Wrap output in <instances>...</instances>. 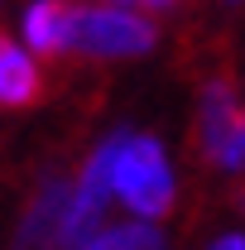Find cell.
Returning a JSON list of instances; mask_svg holds the SVG:
<instances>
[{
    "label": "cell",
    "instance_id": "obj_1",
    "mask_svg": "<svg viewBox=\"0 0 245 250\" xmlns=\"http://www.w3.org/2000/svg\"><path fill=\"white\" fill-rule=\"evenodd\" d=\"M116 192L135 217H163L173 207V173L163 145L149 135H125L116 154Z\"/></svg>",
    "mask_w": 245,
    "mask_h": 250
},
{
    "label": "cell",
    "instance_id": "obj_2",
    "mask_svg": "<svg viewBox=\"0 0 245 250\" xmlns=\"http://www.w3.org/2000/svg\"><path fill=\"white\" fill-rule=\"evenodd\" d=\"M121 140L125 135H111L82 168L77 188L67 192V207H62L58 221V250H82L101 231V217H106V202L116 192V154H121Z\"/></svg>",
    "mask_w": 245,
    "mask_h": 250
},
{
    "label": "cell",
    "instance_id": "obj_3",
    "mask_svg": "<svg viewBox=\"0 0 245 250\" xmlns=\"http://www.w3.org/2000/svg\"><path fill=\"white\" fill-rule=\"evenodd\" d=\"M67 48L87 58H135L154 48V24L130 10H72Z\"/></svg>",
    "mask_w": 245,
    "mask_h": 250
},
{
    "label": "cell",
    "instance_id": "obj_4",
    "mask_svg": "<svg viewBox=\"0 0 245 250\" xmlns=\"http://www.w3.org/2000/svg\"><path fill=\"white\" fill-rule=\"evenodd\" d=\"M67 192L72 188L62 178H48L39 188L24 221H20V231H15V241H10V250H58V221H62V207H67Z\"/></svg>",
    "mask_w": 245,
    "mask_h": 250
},
{
    "label": "cell",
    "instance_id": "obj_5",
    "mask_svg": "<svg viewBox=\"0 0 245 250\" xmlns=\"http://www.w3.org/2000/svg\"><path fill=\"white\" fill-rule=\"evenodd\" d=\"M241 125V106H236V92L226 77H212L207 92H202V154L216 159L221 145L231 140V130Z\"/></svg>",
    "mask_w": 245,
    "mask_h": 250
},
{
    "label": "cell",
    "instance_id": "obj_6",
    "mask_svg": "<svg viewBox=\"0 0 245 250\" xmlns=\"http://www.w3.org/2000/svg\"><path fill=\"white\" fill-rule=\"evenodd\" d=\"M39 101V67L20 43H10L0 34V111H20Z\"/></svg>",
    "mask_w": 245,
    "mask_h": 250
},
{
    "label": "cell",
    "instance_id": "obj_7",
    "mask_svg": "<svg viewBox=\"0 0 245 250\" xmlns=\"http://www.w3.org/2000/svg\"><path fill=\"white\" fill-rule=\"evenodd\" d=\"M67 20H72V5L62 0H34L24 10V39H29L34 53H62L67 48Z\"/></svg>",
    "mask_w": 245,
    "mask_h": 250
},
{
    "label": "cell",
    "instance_id": "obj_8",
    "mask_svg": "<svg viewBox=\"0 0 245 250\" xmlns=\"http://www.w3.org/2000/svg\"><path fill=\"white\" fill-rule=\"evenodd\" d=\"M82 250H163V236H159V226H144V221H130V226H101Z\"/></svg>",
    "mask_w": 245,
    "mask_h": 250
},
{
    "label": "cell",
    "instance_id": "obj_9",
    "mask_svg": "<svg viewBox=\"0 0 245 250\" xmlns=\"http://www.w3.org/2000/svg\"><path fill=\"white\" fill-rule=\"evenodd\" d=\"M216 164H221V168H245V116H241V125L231 130V140L221 145Z\"/></svg>",
    "mask_w": 245,
    "mask_h": 250
},
{
    "label": "cell",
    "instance_id": "obj_10",
    "mask_svg": "<svg viewBox=\"0 0 245 250\" xmlns=\"http://www.w3.org/2000/svg\"><path fill=\"white\" fill-rule=\"evenodd\" d=\"M207 250H245V236H216Z\"/></svg>",
    "mask_w": 245,
    "mask_h": 250
},
{
    "label": "cell",
    "instance_id": "obj_11",
    "mask_svg": "<svg viewBox=\"0 0 245 250\" xmlns=\"http://www.w3.org/2000/svg\"><path fill=\"white\" fill-rule=\"evenodd\" d=\"M144 5H173V0H144Z\"/></svg>",
    "mask_w": 245,
    "mask_h": 250
},
{
    "label": "cell",
    "instance_id": "obj_12",
    "mask_svg": "<svg viewBox=\"0 0 245 250\" xmlns=\"http://www.w3.org/2000/svg\"><path fill=\"white\" fill-rule=\"evenodd\" d=\"M236 202H241V212H245V188H241V197H236Z\"/></svg>",
    "mask_w": 245,
    "mask_h": 250
}]
</instances>
